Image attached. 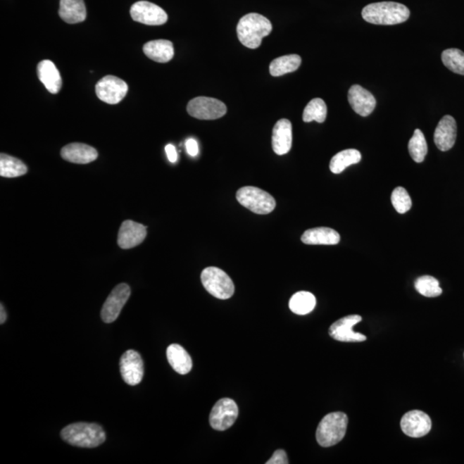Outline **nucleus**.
<instances>
[{"instance_id":"1","label":"nucleus","mask_w":464,"mask_h":464,"mask_svg":"<svg viewBox=\"0 0 464 464\" xmlns=\"http://www.w3.org/2000/svg\"><path fill=\"white\" fill-rule=\"evenodd\" d=\"M410 15L408 8L396 2L370 4L362 11L364 20L372 25H395L406 22Z\"/></svg>"},{"instance_id":"2","label":"nucleus","mask_w":464,"mask_h":464,"mask_svg":"<svg viewBox=\"0 0 464 464\" xmlns=\"http://www.w3.org/2000/svg\"><path fill=\"white\" fill-rule=\"evenodd\" d=\"M272 30L271 22L258 13L244 15L237 27V37L241 44L251 49L259 48L263 39L270 35Z\"/></svg>"},{"instance_id":"3","label":"nucleus","mask_w":464,"mask_h":464,"mask_svg":"<svg viewBox=\"0 0 464 464\" xmlns=\"http://www.w3.org/2000/svg\"><path fill=\"white\" fill-rule=\"evenodd\" d=\"M61 436L65 442L81 448H96L106 439L103 427L95 423L69 425L61 431Z\"/></svg>"},{"instance_id":"4","label":"nucleus","mask_w":464,"mask_h":464,"mask_svg":"<svg viewBox=\"0 0 464 464\" xmlns=\"http://www.w3.org/2000/svg\"><path fill=\"white\" fill-rule=\"evenodd\" d=\"M349 417L345 413L334 412L327 415L319 423L317 440L320 446L330 447L341 442L346 435Z\"/></svg>"},{"instance_id":"5","label":"nucleus","mask_w":464,"mask_h":464,"mask_svg":"<svg viewBox=\"0 0 464 464\" xmlns=\"http://www.w3.org/2000/svg\"><path fill=\"white\" fill-rule=\"evenodd\" d=\"M201 282L211 295L218 299L232 298L235 287L231 278L222 269L208 267L201 272Z\"/></svg>"},{"instance_id":"6","label":"nucleus","mask_w":464,"mask_h":464,"mask_svg":"<svg viewBox=\"0 0 464 464\" xmlns=\"http://www.w3.org/2000/svg\"><path fill=\"white\" fill-rule=\"evenodd\" d=\"M237 200L244 208L256 214H268L275 210L276 201L270 194L256 188L244 187L237 192Z\"/></svg>"},{"instance_id":"7","label":"nucleus","mask_w":464,"mask_h":464,"mask_svg":"<svg viewBox=\"0 0 464 464\" xmlns=\"http://www.w3.org/2000/svg\"><path fill=\"white\" fill-rule=\"evenodd\" d=\"M187 111L191 116L199 120H216L223 117L227 108L220 100L199 96L190 101Z\"/></svg>"},{"instance_id":"8","label":"nucleus","mask_w":464,"mask_h":464,"mask_svg":"<svg viewBox=\"0 0 464 464\" xmlns=\"http://www.w3.org/2000/svg\"><path fill=\"white\" fill-rule=\"evenodd\" d=\"M239 416V407L232 399L218 401L210 413V425L217 431H225L233 426Z\"/></svg>"},{"instance_id":"9","label":"nucleus","mask_w":464,"mask_h":464,"mask_svg":"<svg viewBox=\"0 0 464 464\" xmlns=\"http://www.w3.org/2000/svg\"><path fill=\"white\" fill-rule=\"evenodd\" d=\"M127 92L128 85L126 82L112 75L103 77L96 85L97 97L108 104L122 102Z\"/></svg>"},{"instance_id":"10","label":"nucleus","mask_w":464,"mask_h":464,"mask_svg":"<svg viewBox=\"0 0 464 464\" xmlns=\"http://www.w3.org/2000/svg\"><path fill=\"white\" fill-rule=\"evenodd\" d=\"M130 295L131 289L128 284L123 283L116 286L109 294L101 311L103 321L106 323L115 322Z\"/></svg>"},{"instance_id":"11","label":"nucleus","mask_w":464,"mask_h":464,"mask_svg":"<svg viewBox=\"0 0 464 464\" xmlns=\"http://www.w3.org/2000/svg\"><path fill=\"white\" fill-rule=\"evenodd\" d=\"M132 20L146 25H163L168 21L165 11L153 3L139 1L134 4L130 9Z\"/></svg>"},{"instance_id":"12","label":"nucleus","mask_w":464,"mask_h":464,"mask_svg":"<svg viewBox=\"0 0 464 464\" xmlns=\"http://www.w3.org/2000/svg\"><path fill=\"white\" fill-rule=\"evenodd\" d=\"M362 321L358 315H346L339 319L330 326L329 334L331 337L342 342H362L366 341L364 334L354 332L353 327Z\"/></svg>"},{"instance_id":"13","label":"nucleus","mask_w":464,"mask_h":464,"mask_svg":"<svg viewBox=\"0 0 464 464\" xmlns=\"http://www.w3.org/2000/svg\"><path fill=\"white\" fill-rule=\"evenodd\" d=\"M120 370L125 383L134 386L140 383L144 376L142 356L134 350H127L120 360Z\"/></svg>"},{"instance_id":"14","label":"nucleus","mask_w":464,"mask_h":464,"mask_svg":"<svg viewBox=\"0 0 464 464\" xmlns=\"http://www.w3.org/2000/svg\"><path fill=\"white\" fill-rule=\"evenodd\" d=\"M401 430L411 438L426 436L432 429V420L426 413L420 410L409 411L401 420Z\"/></svg>"},{"instance_id":"15","label":"nucleus","mask_w":464,"mask_h":464,"mask_svg":"<svg viewBox=\"0 0 464 464\" xmlns=\"http://www.w3.org/2000/svg\"><path fill=\"white\" fill-rule=\"evenodd\" d=\"M349 102L354 112L364 117L372 114L377 105L376 99L372 93L358 84L350 88Z\"/></svg>"},{"instance_id":"16","label":"nucleus","mask_w":464,"mask_h":464,"mask_svg":"<svg viewBox=\"0 0 464 464\" xmlns=\"http://www.w3.org/2000/svg\"><path fill=\"white\" fill-rule=\"evenodd\" d=\"M457 123L451 115L444 116L434 132V142L440 151H447L454 146L457 139Z\"/></svg>"},{"instance_id":"17","label":"nucleus","mask_w":464,"mask_h":464,"mask_svg":"<svg viewBox=\"0 0 464 464\" xmlns=\"http://www.w3.org/2000/svg\"><path fill=\"white\" fill-rule=\"evenodd\" d=\"M146 227L137 222L124 221L118 234V245L124 249L138 246L146 237Z\"/></svg>"},{"instance_id":"18","label":"nucleus","mask_w":464,"mask_h":464,"mask_svg":"<svg viewBox=\"0 0 464 464\" xmlns=\"http://www.w3.org/2000/svg\"><path fill=\"white\" fill-rule=\"evenodd\" d=\"M292 145V126L289 120H278L272 130V146L277 155L289 153Z\"/></svg>"},{"instance_id":"19","label":"nucleus","mask_w":464,"mask_h":464,"mask_svg":"<svg viewBox=\"0 0 464 464\" xmlns=\"http://www.w3.org/2000/svg\"><path fill=\"white\" fill-rule=\"evenodd\" d=\"M62 158L65 161L80 165L95 161L99 153L95 148L82 143H72L62 148L61 151Z\"/></svg>"},{"instance_id":"20","label":"nucleus","mask_w":464,"mask_h":464,"mask_svg":"<svg viewBox=\"0 0 464 464\" xmlns=\"http://www.w3.org/2000/svg\"><path fill=\"white\" fill-rule=\"evenodd\" d=\"M37 75L50 93L57 94L61 91V76L54 62L49 60L41 61L37 65Z\"/></svg>"},{"instance_id":"21","label":"nucleus","mask_w":464,"mask_h":464,"mask_svg":"<svg viewBox=\"0 0 464 464\" xmlns=\"http://www.w3.org/2000/svg\"><path fill=\"white\" fill-rule=\"evenodd\" d=\"M58 15L70 25L84 22L87 15L84 0H61Z\"/></svg>"},{"instance_id":"22","label":"nucleus","mask_w":464,"mask_h":464,"mask_svg":"<svg viewBox=\"0 0 464 464\" xmlns=\"http://www.w3.org/2000/svg\"><path fill=\"white\" fill-rule=\"evenodd\" d=\"M301 240L309 245H335L340 243L341 237L334 230L327 227H318L307 230L303 234Z\"/></svg>"},{"instance_id":"23","label":"nucleus","mask_w":464,"mask_h":464,"mask_svg":"<svg viewBox=\"0 0 464 464\" xmlns=\"http://www.w3.org/2000/svg\"><path fill=\"white\" fill-rule=\"evenodd\" d=\"M146 56L158 63H167L174 57V46L168 40H155L147 42L143 46Z\"/></svg>"},{"instance_id":"24","label":"nucleus","mask_w":464,"mask_h":464,"mask_svg":"<svg viewBox=\"0 0 464 464\" xmlns=\"http://www.w3.org/2000/svg\"><path fill=\"white\" fill-rule=\"evenodd\" d=\"M167 358L175 372L182 375L192 370L193 362L187 351L178 344H171L167 349Z\"/></svg>"},{"instance_id":"25","label":"nucleus","mask_w":464,"mask_h":464,"mask_svg":"<svg viewBox=\"0 0 464 464\" xmlns=\"http://www.w3.org/2000/svg\"><path fill=\"white\" fill-rule=\"evenodd\" d=\"M302 58L298 54H290L275 58L269 66V71L274 77H280L284 74L297 71L301 65Z\"/></svg>"},{"instance_id":"26","label":"nucleus","mask_w":464,"mask_h":464,"mask_svg":"<svg viewBox=\"0 0 464 464\" xmlns=\"http://www.w3.org/2000/svg\"><path fill=\"white\" fill-rule=\"evenodd\" d=\"M361 153L356 149H348L335 154L330 163L331 173L340 174L350 165H356L361 160Z\"/></svg>"},{"instance_id":"27","label":"nucleus","mask_w":464,"mask_h":464,"mask_svg":"<svg viewBox=\"0 0 464 464\" xmlns=\"http://www.w3.org/2000/svg\"><path fill=\"white\" fill-rule=\"evenodd\" d=\"M28 168L21 160L11 157L10 155H0V175L2 177L14 178L25 175Z\"/></svg>"},{"instance_id":"28","label":"nucleus","mask_w":464,"mask_h":464,"mask_svg":"<svg viewBox=\"0 0 464 464\" xmlns=\"http://www.w3.org/2000/svg\"><path fill=\"white\" fill-rule=\"evenodd\" d=\"M317 305V299L309 291H299L290 299V310L294 313L303 315L311 313Z\"/></svg>"},{"instance_id":"29","label":"nucleus","mask_w":464,"mask_h":464,"mask_svg":"<svg viewBox=\"0 0 464 464\" xmlns=\"http://www.w3.org/2000/svg\"><path fill=\"white\" fill-rule=\"evenodd\" d=\"M327 105L321 99H314L306 105L303 111V120L305 123H311L315 120L318 123H323L327 118Z\"/></svg>"},{"instance_id":"30","label":"nucleus","mask_w":464,"mask_h":464,"mask_svg":"<svg viewBox=\"0 0 464 464\" xmlns=\"http://www.w3.org/2000/svg\"><path fill=\"white\" fill-rule=\"evenodd\" d=\"M408 151L413 161L422 163L427 154V143L423 132L416 130L409 140Z\"/></svg>"},{"instance_id":"31","label":"nucleus","mask_w":464,"mask_h":464,"mask_svg":"<svg viewBox=\"0 0 464 464\" xmlns=\"http://www.w3.org/2000/svg\"><path fill=\"white\" fill-rule=\"evenodd\" d=\"M415 289L427 298H436L442 294L439 280L430 275H424L415 280Z\"/></svg>"},{"instance_id":"32","label":"nucleus","mask_w":464,"mask_h":464,"mask_svg":"<svg viewBox=\"0 0 464 464\" xmlns=\"http://www.w3.org/2000/svg\"><path fill=\"white\" fill-rule=\"evenodd\" d=\"M442 61L451 72L464 75V53L458 49L444 50L442 53Z\"/></svg>"},{"instance_id":"33","label":"nucleus","mask_w":464,"mask_h":464,"mask_svg":"<svg viewBox=\"0 0 464 464\" xmlns=\"http://www.w3.org/2000/svg\"><path fill=\"white\" fill-rule=\"evenodd\" d=\"M391 202L394 208L401 214L406 213L412 208L411 197L403 187H397L394 189L391 194Z\"/></svg>"},{"instance_id":"34","label":"nucleus","mask_w":464,"mask_h":464,"mask_svg":"<svg viewBox=\"0 0 464 464\" xmlns=\"http://www.w3.org/2000/svg\"><path fill=\"white\" fill-rule=\"evenodd\" d=\"M287 456L286 451L278 450L272 454V458L268 460L267 464H288Z\"/></svg>"},{"instance_id":"35","label":"nucleus","mask_w":464,"mask_h":464,"mask_svg":"<svg viewBox=\"0 0 464 464\" xmlns=\"http://www.w3.org/2000/svg\"><path fill=\"white\" fill-rule=\"evenodd\" d=\"M187 151L192 157H196L199 153V146L196 140L194 139H190L187 140L186 142Z\"/></svg>"},{"instance_id":"36","label":"nucleus","mask_w":464,"mask_h":464,"mask_svg":"<svg viewBox=\"0 0 464 464\" xmlns=\"http://www.w3.org/2000/svg\"><path fill=\"white\" fill-rule=\"evenodd\" d=\"M165 151L168 159L170 160V163H174L177 161V151L173 145H170H170H167L165 146Z\"/></svg>"},{"instance_id":"37","label":"nucleus","mask_w":464,"mask_h":464,"mask_svg":"<svg viewBox=\"0 0 464 464\" xmlns=\"http://www.w3.org/2000/svg\"><path fill=\"white\" fill-rule=\"evenodd\" d=\"M0 312H1V315H0V325H4V323H5L6 321L7 314L2 303L1 306H0Z\"/></svg>"}]
</instances>
